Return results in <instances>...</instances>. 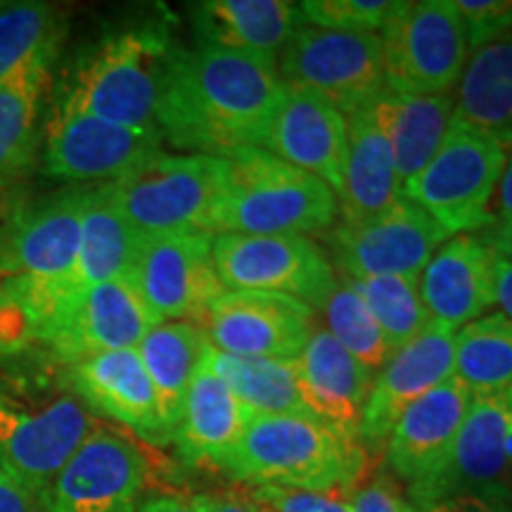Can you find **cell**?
<instances>
[{"label": "cell", "instance_id": "1", "mask_svg": "<svg viewBox=\"0 0 512 512\" xmlns=\"http://www.w3.org/2000/svg\"><path fill=\"white\" fill-rule=\"evenodd\" d=\"M285 100L278 60L200 46L166 62L159 133L188 155L228 157L264 147Z\"/></svg>", "mask_w": 512, "mask_h": 512}, {"label": "cell", "instance_id": "2", "mask_svg": "<svg viewBox=\"0 0 512 512\" xmlns=\"http://www.w3.org/2000/svg\"><path fill=\"white\" fill-rule=\"evenodd\" d=\"M366 465L363 444L316 418L254 415L219 460V470L245 486L351 489Z\"/></svg>", "mask_w": 512, "mask_h": 512}, {"label": "cell", "instance_id": "3", "mask_svg": "<svg viewBox=\"0 0 512 512\" xmlns=\"http://www.w3.org/2000/svg\"><path fill=\"white\" fill-rule=\"evenodd\" d=\"M228 178L214 219V235H316L339 214L337 195L316 176L283 162L264 147L223 157Z\"/></svg>", "mask_w": 512, "mask_h": 512}, {"label": "cell", "instance_id": "4", "mask_svg": "<svg viewBox=\"0 0 512 512\" xmlns=\"http://www.w3.org/2000/svg\"><path fill=\"white\" fill-rule=\"evenodd\" d=\"M171 43L162 29H126L81 57L57 105L112 124L159 131V105Z\"/></svg>", "mask_w": 512, "mask_h": 512}, {"label": "cell", "instance_id": "5", "mask_svg": "<svg viewBox=\"0 0 512 512\" xmlns=\"http://www.w3.org/2000/svg\"><path fill=\"white\" fill-rule=\"evenodd\" d=\"M508 145L453 119L437 155L401 195L425 209L448 235H470L494 223V202Z\"/></svg>", "mask_w": 512, "mask_h": 512}, {"label": "cell", "instance_id": "6", "mask_svg": "<svg viewBox=\"0 0 512 512\" xmlns=\"http://www.w3.org/2000/svg\"><path fill=\"white\" fill-rule=\"evenodd\" d=\"M228 178L214 155H159L112 183L121 214L138 235L209 233Z\"/></svg>", "mask_w": 512, "mask_h": 512}, {"label": "cell", "instance_id": "7", "mask_svg": "<svg viewBox=\"0 0 512 512\" xmlns=\"http://www.w3.org/2000/svg\"><path fill=\"white\" fill-rule=\"evenodd\" d=\"M91 185H69L38 200L0 202V278L74 290L81 219Z\"/></svg>", "mask_w": 512, "mask_h": 512}, {"label": "cell", "instance_id": "8", "mask_svg": "<svg viewBox=\"0 0 512 512\" xmlns=\"http://www.w3.org/2000/svg\"><path fill=\"white\" fill-rule=\"evenodd\" d=\"M285 88L316 93L344 117L370 107L387 88L380 34L302 24L278 55Z\"/></svg>", "mask_w": 512, "mask_h": 512}, {"label": "cell", "instance_id": "9", "mask_svg": "<svg viewBox=\"0 0 512 512\" xmlns=\"http://www.w3.org/2000/svg\"><path fill=\"white\" fill-rule=\"evenodd\" d=\"M384 81L394 93L448 95L470 57L453 0L399 3L382 34Z\"/></svg>", "mask_w": 512, "mask_h": 512}, {"label": "cell", "instance_id": "10", "mask_svg": "<svg viewBox=\"0 0 512 512\" xmlns=\"http://www.w3.org/2000/svg\"><path fill=\"white\" fill-rule=\"evenodd\" d=\"M223 290L283 294L318 311L337 287L335 266L302 235L219 233L211 242Z\"/></svg>", "mask_w": 512, "mask_h": 512}, {"label": "cell", "instance_id": "11", "mask_svg": "<svg viewBox=\"0 0 512 512\" xmlns=\"http://www.w3.org/2000/svg\"><path fill=\"white\" fill-rule=\"evenodd\" d=\"M512 399L510 394L472 396L451 448L434 470L408 484L418 510L465 494L512 491Z\"/></svg>", "mask_w": 512, "mask_h": 512}, {"label": "cell", "instance_id": "12", "mask_svg": "<svg viewBox=\"0 0 512 512\" xmlns=\"http://www.w3.org/2000/svg\"><path fill=\"white\" fill-rule=\"evenodd\" d=\"M159 131L98 119L53 102L43 126V174L72 185L114 183L162 152Z\"/></svg>", "mask_w": 512, "mask_h": 512}, {"label": "cell", "instance_id": "13", "mask_svg": "<svg viewBox=\"0 0 512 512\" xmlns=\"http://www.w3.org/2000/svg\"><path fill=\"white\" fill-rule=\"evenodd\" d=\"M209 233L140 235L126 278L159 323L195 320L223 292Z\"/></svg>", "mask_w": 512, "mask_h": 512}, {"label": "cell", "instance_id": "14", "mask_svg": "<svg viewBox=\"0 0 512 512\" xmlns=\"http://www.w3.org/2000/svg\"><path fill=\"white\" fill-rule=\"evenodd\" d=\"M192 323L219 354L290 361L302 354L316 311L283 294L223 290Z\"/></svg>", "mask_w": 512, "mask_h": 512}, {"label": "cell", "instance_id": "15", "mask_svg": "<svg viewBox=\"0 0 512 512\" xmlns=\"http://www.w3.org/2000/svg\"><path fill=\"white\" fill-rule=\"evenodd\" d=\"M98 420L72 394L27 411L0 399V467L41 498Z\"/></svg>", "mask_w": 512, "mask_h": 512}, {"label": "cell", "instance_id": "16", "mask_svg": "<svg viewBox=\"0 0 512 512\" xmlns=\"http://www.w3.org/2000/svg\"><path fill=\"white\" fill-rule=\"evenodd\" d=\"M448 235L437 221L401 197L384 214L363 223H339L332 230V256L339 275L349 280L377 275H408L420 278L422 268Z\"/></svg>", "mask_w": 512, "mask_h": 512}, {"label": "cell", "instance_id": "17", "mask_svg": "<svg viewBox=\"0 0 512 512\" xmlns=\"http://www.w3.org/2000/svg\"><path fill=\"white\" fill-rule=\"evenodd\" d=\"M159 320L128 278L95 285L57 311L43 330V347L64 368L105 351L138 349Z\"/></svg>", "mask_w": 512, "mask_h": 512}, {"label": "cell", "instance_id": "18", "mask_svg": "<svg viewBox=\"0 0 512 512\" xmlns=\"http://www.w3.org/2000/svg\"><path fill=\"white\" fill-rule=\"evenodd\" d=\"M147 458L124 434L98 425L41 496L43 512H114L136 505Z\"/></svg>", "mask_w": 512, "mask_h": 512}, {"label": "cell", "instance_id": "19", "mask_svg": "<svg viewBox=\"0 0 512 512\" xmlns=\"http://www.w3.org/2000/svg\"><path fill=\"white\" fill-rule=\"evenodd\" d=\"M456 330L437 320L422 328L411 342L396 349L380 373L363 411L358 441L368 446L387 444L389 432L411 403L453 377Z\"/></svg>", "mask_w": 512, "mask_h": 512}, {"label": "cell", "instance_id": "20", "mask_svg": "<svg viewBox=\"0 0 512 512\" xmlns=\"http://www.w3.org/2000/svg\"><path fill=\"white\" fill-rule=\"evenodd\" d=\"M67 382L88 411L126 425L150 444H171L150 375L136 349L105 351L67 366Z\"/></svg>", "mask_w": 512, "mask_h": 512}, {"label": "cell", "instance_id": "21", "mask_svg": "<svg viewBox=\"0 0 512 512\" xmlns=\"http://www.w3.org/2000/svg\"><path fill=\"white\" fill-rule=\"evenodd\" d=\"M264 150L316 176L339 195L349 152L347 117L316 93L285 88Z\"/></svg>", "mask_w": 512, "mask_h": 512}, {"label": "cell", "instance_id": "22", "mask_svg": "<svg viewBox=\"0 0 512 512\" xmlns=\"http://www.w3.org/2000/svg\"><path fill=\"white\" fill-rule=\"evenodd\" d=\"M297 375L313 418L358 439L375 375L318 323H313L302 354L297 356Z\"/></svg>", "mask_w": 512, "mask_h": 512}, {"label": "cell", "instance_id": "23", "mask_svg": "<svg viewBox=\"0 0 512 512\" xmlns=\"http://www.w3.org/2000/svg\"><path fill=\"white\" fill-rule=\"evenodd\" d=\"M494 252L475 235H453L422 268L418 285L430 320L458 330L494 306Z\"/></svg>", "mask_w": 512, "mask_h": 512}, {"label": "cell", "instance_id": "24", "mask_svg": "<svg viewBox=\"0 0 512 512\" xmlns=\"http://www.w3.org/2000/svg\"><path fill=\"white\" fill-rule=\"evenodd\" d=\"M472 394L456 377L411 403L387 437V465L406 484L418 482L441 463L463 425Z\"/></svg>", "mask_w": 512, "mask_h": 512}, {"label": "cell", "instance_id": "25", "mask_svg": "<svg viewBox=\"0 0 512 512\" xmlns=\"http://www.w3.org/2000/svg\"><path fill=\"white\" fill-rule=\"evenodd\" d=\"M60 48L46 50L0 83V202L12 200L38 162L43 105Z\"/></svg>", "mask_w": 512, "mask_h": 512}, {"label": "cell", "instance_id": "26", "mask_svg": "<svg viewBox=\"0 0 512 512\" xmlns=\"http://www.w3.org/2000/svg\"><path fill=\"white\" fill-rule=\"evenodd\" d=\"M190 15L202 46L273 60L304 24L299 3L287 0H204Z\"/></svg>", "mask_w": 512, "mask_h": 512}, {"label": "cell", "instance_id": "27", "mask_svg": "<svg viewBox=\"0 0 512 512\" xmlns=\"http://www.w3.org/2000/svg\"><path fill=\"white\" fill-rule=\"evenodd\" d=\"M254 415L230 392L226 380L216 373L209 358V347L185 396L181 420H178L174 441L185 463H211L219 460L238 444L247 422Z\"/></svg>", "mask_w": 512, "mask_h": 512}, {"label": "cell", "instance_id": "28", "mask_svg": "<svg viewBox=\"0 0 512 512\" xmlns=\"http://www.w3.org/2000/svg\"><path fill=\"white\" fill-rule=\"evenodd\" d=\"M347 124L349 152L337 204L342 223L354 226L384 214L403 195L396 181L392 145L375 117L373 105L351 114Z\"/></svg>", "mask_w": 512, "mask_h": 512}, {"label": "cell", "instance_id": "29", "mask_svg": "<svg viewBox=\"0 0 512 512\" xmlns=\"http://www.w3.org/2000/svg\"><path fill=\"white\" fill-rule=\"evenodd\" d=\"M456 98L448 95H406L384 88L373 112L394 152L396 181L403 185L430 164L453 121Z\"/></svg>", "mask_w": 512, "mask_h": 512}, {"label": "cell", "instance_id": "30", "mask_svg": "<svg viewBox=\"0 0 512 512\" xmlns=\"http://www.w3.org/2000/svg\"><path fill=\"white\" fill-rule=\"evenodd\" d=\"M140 235L121 214L112 183L88 188L81 219V245L76 259L74 290L86 292L95 285L126 278L136 256Z\"/></svg>", "mask_w": 512, "mask_h": 512}, {"label": "cell", "instance_id": "31", "mask_svg": "<svg viewBox=\"0 0 512 512\" xmlns=\"http://www.w3.org/2000/svg\"><path fill=\"white\" fill-rule=\"evenodd\" d=\"M209 342L192 320L159 323L138 344V356L155 387L159 413L174 441L185 396L207 351Z\"/></svg>", "mask_w": 512, "mask_h": 512}, {"label": "cell", "instance_id": "32", "mask_svg": "<svg viewBox=\"0 0 512 512\" xmlns=\"http://www.w3.org/2000/svg\"><path fill=\"white\" fill-rule=\"evenodd\" d=\"M453 119L512 145V34L467 57Z\"/></svg>", "mask_w": 512, "mask_h": 512}, {"label": "cell", "instance_id": "33", "mask_svg": "<svg viewBox=\"0 0 512 512\" xmlns=\"http://www.w3.org/2000/svg\"><path fill=\"white\" fill-rule=\"evenodd\" d=\"M214 363L230 392L252 415H297L313 418L299 389L297 358H238L209 347Z\"/></svg>", "mask_w": 512, "mask_h": 512}, {"label": "cell", "instance_id": "34", "mask_svg": "<svg viewBox=\"0 0 512 512\" xmlns=\"http://www.w3.org/2000/svg\"><path fill=\"white\" fill-rule=\"evenodd\" d=\"M453 377L472 396L510 394L512 389V320L486 313L456 330Z\"/></svg>", "mask_w": 512, "mask_h": 512}, {"label": "cell", "instance_id": "35", "mask_svg": "<svg viewBox=\"0 0 512 512\" xmlns=\"http://www.w3.org/2000/svg\"><path fill=\"white\" fill-rule=\"evenodd\" d=\"M67 17L53 3H0V83L15 76L46 50L62 48Z\"/></svg>", "mask_w": 512, "mask_h": 512}, {"label": "cell", "instance_id": "36", "mask_svg": "<svg viewBox=\"0 0 512 512\" xmlns=\"http://www.w3.org/2000/svg\"><path fill=\"white\" fill-rule=\"evenodd\" d=\"M347 280L358 292L392 351L408 344L430 323V313L420 297L418 278L408 275H377V278Z\"/></svg>", "mask_w": 512, "mask_h": 512}, {"label": "cell", "instance_id": "37", "mask_svg": "<svg viewBox=\"0 0 512 512\" xmlns=\"http://www.w3.org/2000/svg\"><path fill=\"white\" fill-rule=\"evenodd\" d=\"M316 313H323V328L337 339L339 347L347 349L370 373L377 375L387 366L394 351L384 339L380 325L375 323L373 313L347 280H337V287Z\"/></svg>", "mask_w": 512, "mask_h": 512}, {"label": "cell", "instance_id": "38", "mask_svg": "<svg viewBox=\"0 0 512 512\" xmlns=\"http://www.w3.org/2000/svg\"><path fill=\"white\" fill-rule=\"evenodd\" d=\"M392 0H306L299 3L304 24L320 29L377 34L394 15Z\"/></svg>", "mask_w": 512, "mask_h": 512}, {"label": "cell", "instance_id": "39", "mask_svg": "<svg viewBox=\"0 0 512 512\" xmlns=\"http://www.w3.org/2000/svg\"><path fill=\"white\" fill-rule=\"evenodd\" d=\"M261 512H351L354 489H285V486H242Z\"/></svg>", "mask_w": 512, "mask_h": 512}, {"label": "cell", "instance_id": "40", "mask_svg": "<svg viewBox=\"0 0 512 512\" xmlns=\"http://www.w3.org/2000/svg\"><path fill=\"white\" fill-rule=\"evenodd\" d=\"M467 34L470 53L512 31V0H453Z\"/></svg>", "mask_w": 512, "mask_h": 512}, {"label": "cell", "instance_id": "41", "mask_svg": "<svg viewBox=\"0 0 512 512\" xmlns=\"http://www.w3.org/2000/svg\"><path fill=\"white\" fill-rule=\"evenodd\" d=\"M351 512H420L401 494L392 477L377 475L351 494Z\"/></svg>", "mask_w": 512, "mask_h": 512}, {"label": "cell", "instance_id": "42", "mask_svg": "<svg viewBox=\"0 0 512 512\" xmlns=\"http://www.w3.org/2000/svg\"><path fill=\"white\" fill-rule=\"evenodd\" d=\"M420 512H512V491L453 496Z\"/></svg>", "mask_w": 512, "mask_h": 512}, {"label": "cell", "instance_id": "43", "mask_svg": "<svg viewBox=\"0 0 512 512\" xmlns=\"http://www.w3.org/2000/svg\"><path fill=\"white\" fill-rule=\"evenodd\" d=\"M188 505L195 512H261L242 489L226 494H195Z\"/></svg>", "mask_w": 512, "mask_h": 512}, {"label": "cell", "instance_id": "44", "mask_svg": "<svg viewBox=\"0 0 512 512\" xmlns=\"http://www.w3.org/2000/svg\"><path fill=\"white\" fill-rule=\"evenodd\" d=\"M0 512H41V498L31 494L0 467Z\"/></svg>", "mask_w": 512, "mask_h": 512}, {"label": "cell", "instance_id": "45", "mask_svg": "<svg viewBox=\"0 0 512 512\" xmlns=\"http://www.w3.org/2000/svg\"><path fill=\"white\" fill-rule=\"evenodd\" d=\"M491 280H494V304H498L505 318L512 320V261L494 254Z\"/></svg>", "mask_w": 512, "mask_h": 512}, {"label": "cell", "instance_id": "46", "mask_svg": "<svg viewBox=\"0 0 512 512\" xmlns=\"http://www.w3.org/2000/svg\"><path fill=\"white\" fill-rule=\"evenodd\" d=\"M479 240L496 256L512 261V219H494L489 228H484Z\"/></svg>", "mask_w": 512, "mask_h": 512}, {"label": "cell", "instance_id": "47", "mask_svg": "<svg viewBox=\"0 0 512 512\" xmlns=\"http://www.w3.org/2000/svg\"><path fill=\"white\" fill-rule=\"evenodd\" d=\"M496 197V214L501 219H512V145L508 147V159H505L501 181H498Z\"/></svg>", "mask_w": 512, "mask_h": 512}, {"label": "cell", "instance_id": "48", "mask_svg": "<svg viewBox=\"0 0 512 512\" xmlns=\"http://www.w3.org/2000/svg\"><path fill=\"white\" fill-rule=\"evenodd\" d=\"M136 512H195L188 505V501L178 496H147L143 503L136 505Z\"/></svg>", "mask_w": 512, "mask_h": 512}, {"label": "cell", "instance_id": "49", "mask_svg": "<svg viewBox=\"0 0 512 512\" xmlns=\"http://www.w3.org/2000/svg\"><path fill=\"white\" fill-rule=\"evenodd\" d=\"M114 512H136V505H124V508L114 510Z\"/></svg>", "mask_w": 512, "mask_h": 512}, {"label": "cell", "instance_id": "50", "mask_svg": "<svg viewBox=\"0 0 512 512\" xmlns=\"http://www.w3.org/2000/svg\"><path fill=\"white\" fill-rule=\"evenodd\" d=\"M510 399H512V389H510Z\"/></svg>", "mask_w": 512, "mask_h": 512}]
</instances>
